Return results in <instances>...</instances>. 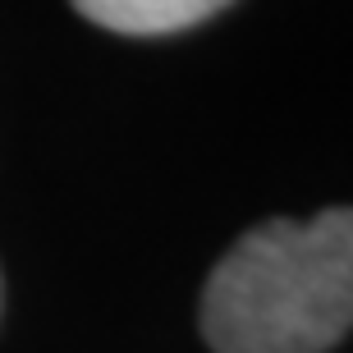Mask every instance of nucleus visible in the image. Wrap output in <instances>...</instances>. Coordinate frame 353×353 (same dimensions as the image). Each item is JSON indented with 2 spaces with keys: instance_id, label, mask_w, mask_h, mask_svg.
<instances>
[{
  "instance_id": "nucleus-1",
  "label": "nucleus",
  "mask_w": 353,
  "mask_h": 353,
  "mask_svg": "<svg viewBox=\"0 0 353 353\" xmlns=\"http://www.w3.org/2000/svg\"><path fill=\"white\" fill-rule=\"evenodd\" d=\"M349 330L353 207L248 230L202 289V335L216 353H326Z\"/></svg>"
},
{
  "instance_id": "nucleus-2",
  "label": "nucleus",
  "mask_w": 353,
  "mask_h": 353,
  "mask_svg": "<svg viewBox=\"0 0 353 353\" xmlns=\"http://www.w3.org/2000/svg\"><path fill=\"white\" fill-rule=\"evenodd\" d=\"M74 10L97 28L124 32V37H165L183 28L207 23L234 0H69Z\"/></svg>"
}]
</instances>
